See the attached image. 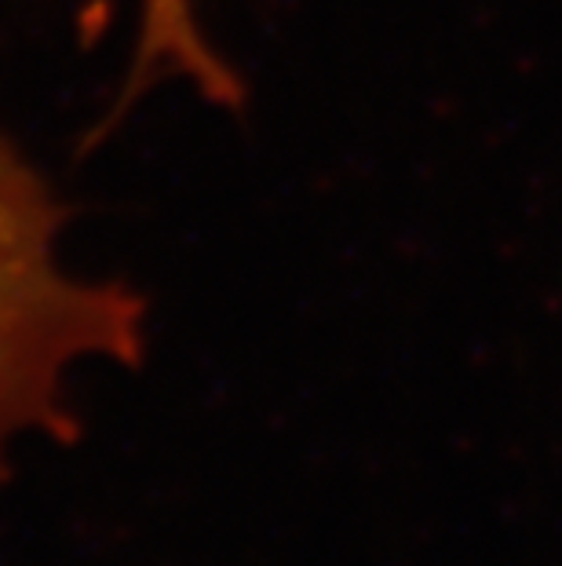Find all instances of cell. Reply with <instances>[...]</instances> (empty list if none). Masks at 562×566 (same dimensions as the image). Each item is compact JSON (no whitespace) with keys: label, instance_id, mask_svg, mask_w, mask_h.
Masks as SVG:
<instances>
[{"label":"cell","instance_id":"obj_1","mask_svg":"<svg viewBox=\"0 0 562 566\" xmlns=\"http://www.w3.org/2000/svg\"><path fill=\"white\" fill-rule=\"evenodd\" d=\"M63 209L0 136V472L19 439H74L70 373L92 358L136 366L147 304L121 282L77 279L59 260Z\"/></svg>","mask_w":562,"mask_h":566},{"label":"cell","instance_id":"obj_2","mask_svg":"<svg viewBox=\"0 0 562 566\" xmlns=\"http://www.w3.org/2000/svg\"><path fill=\"white\" fill-rule=\"evenodd\" d=\"M161 81H183L223 111L242 106V77L201 27L198 0H139V33L117 106H131Z\"/></svg>","mask_w":562,"mask_h":566}]
</instances>
